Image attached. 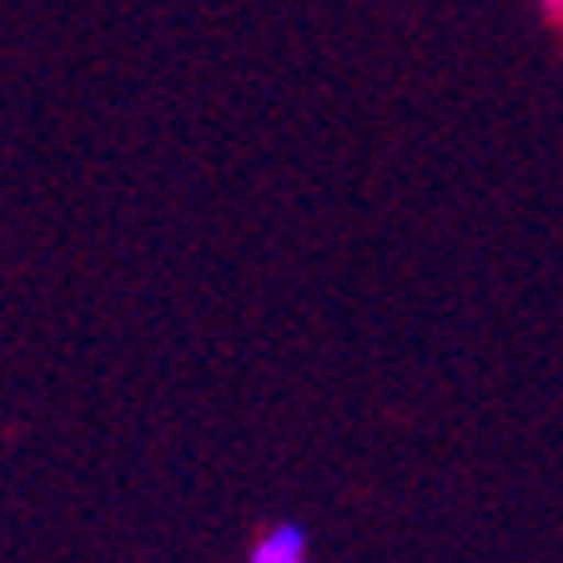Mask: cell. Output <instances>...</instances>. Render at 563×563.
Instances as JSON below:
<instances>
[{"label":"cell","mask_w":563,"mask_h":563,"mask_svg":"<svg viewBox=\"0 0 563 563\" xmlns=\"http://www.w3.org/2000/svg\"><path fill=\"white\" fill-rule=\"evenodd\" d=\"M543 5H549V11H563V0H543Z\"/></svg>","instance_id":"2"},{"label":"cell","mask_w":563,"mask_h":563,"mask_svg":"<svg viewBox=\"0 0 563 563\" xmlns=\"http://www.w3.org/2000/svg\"><path fill=\"white\" fill-rule=\"evenodd\" d=\"M252 563H307V539H302V528L292 523H282L272 528L267 539L252 549Z\"/></svg>","instance_id":"1"}]
</instances>
